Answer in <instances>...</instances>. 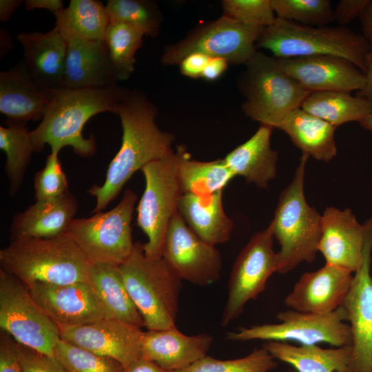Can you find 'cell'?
<instances>
[{
    "label": "cell",
    "instance_id": "6da1fadb",
    "mask_svg": "<svg viewBox=\"0 0 372 372\" xmlns=\"http://www.w3.org/2000/svg\"><path fill=\"white\" fill-rule=\"evenodd\" d=\"M115 114L121 122L122 143L103 185H94L87 191L96 198L93 213L102 211L114 200L134 172L167 155L175 138L158 127L156 107L141 91L128 90Z\"/></svg>",
    "mask_w": 372,
    "mask_h": 372
},
{
    "label": "cell",
    "instance_id": "7a4b0ae2",
    "mask_svg": "<svg viewBox=\"0 0 372 372\" xmlns=\"http://www.w3.org/2000/svg\"><path fill=\"white\" fill-rule=\"evenodd\" d=\"M127 91L118 85L53 91L40 124L30 132L34 152H41L48 145L51 153L59 154L62 148L70 146L78 156H93L96 152V141L92 135L83 136L84 125L97 114H115Z\"/></svg>",
    "mask_w": 372,
    "mask_h": 372
},
{
    "label": "cell",
    "instance_id": "3957f363",
    "mask_svg": "<svg viewBox=\"0 0 372 372\" xmlns=\"http://www.w3.org/2000/svg\"><path fill=\"white\" fill-rule=\"evenodd\" d=\"M92 265L66 234L14 240L0 250L1 269L23 284L89 282Z\"/></svg>",
    "mask_w": 372,
    "mask_h": 372
},
{
    "label": "cell",
    "instance_id": "277c9868",
    "mask_svg": "<svg viewBox=\"0 0 372 372\" xmlns=\"http://www.w3.org/2000/svg\"><path fill=\"white\" fill-rule=\"evenodd\" d=\"M309 156L302 154L294 176L280 193L270 225L279 245L277 273L286 274L302 262H313L318 252L322 214L307 203L304 192Z\"/></svg>",
    "mask_w": 372,
    "mask_h": 372
},
{
    "label": "cell",
    "instance_id": "5b68a950",
    "mask_svg": "<svg viewBox=\"0 0 372 372\" xmlns=\"http://www.w3.org/2000/svg\"><path fill=\"white\" fill-rule=\"evenodd\" d=\"M257 48L271 52L277 59L332 55L349 60L366 72L369 48L362 34L345 26H310L276 19L262 28Z\"/></svg>",
    "mask_w": 372,
    "mask_h": 372
},
{
    "label": "cell",
    "instance_id": "8992f818",
    "mask_svg": "<svg viewBox=\"0 0 372 372\" xmlns=\"http://www.w3.org/2000/svg\"><path fill=\"white\" fill-rule=\"evenodd\" d=\"M118 269L144 327L159 330L174 326L183 280L163 257L145 256L143 244L136 242Z\"/></svg>",
    "mask_w": 372,
    "mask_h": 372
},
{
    "label": "cell",
    "instance_id": "52a82bcc",
    "mask_svg": "<svg viewBox=\"0 0 372 372\" xmlns=\"http://www.w3.org/2000/svg\"><path fill=\"white\" fill-rule=\"evenodd\" d=\"M244 65L238 79L245 99L242 110L260 125L278 128L311 94L282 70L274 56L258 51Z\"/></svg>",
    "mask_w": 372,
    "mask_h": 372
},
{
    "label": "cell",
    "instance_id": "ba28073f",
    "mask_svg": "<svg viewBox=\"0 0 372 372\" xmlns=\"http://www.w3.org/2000/svg\"><path fill=\"white\" fill-rule=\"evenodd\" d=\"M136 200L137 194L127 189L113 209L94 213L89 218H74L65 234L92 263L118 267L134 247L131 221Z\"/></svg>",
    "mask_w": 372,
    "mask_h": 372
},
{
    "label": "cell",
    "instance_id": "9c48e42d",
    "mask_svg": "<svg viewBox=\"0 0 372 372\" xmlns=\"http://www.w3.org/2000/svg\"><path fill=\"white\" fill-rule=\"evenodd\" d=\"M141 171L145 187L137 206L136 223L148 238L143 244L145 256L161 258L168 227L178 211L183 194L176 152L172 149L163 158L145 165Z\"/></svg>",
    "mask_w": 372,
    "mask_h": 372
},
{
    "label": "cell",
    "instance_id": "30bf717a",
    "mask_svg": "<svg viewBox=\"0 0 372 372\" xmlns=\"http://www.w3.org/2000/svg\"><path fill=\"white\" fill-rule=\"evenodd\" d=\"M278 323L252 325L229 332L228 340L245 342L255 340L295 341L301 345L327 343L334 347L351 345V332L347 313L341 306L327 314L304 313L287 309L276 315Z\"/></svg>",
    "mask_w": 372,
    "mask_h": 372
},
{
    "label": "cell",
    "instance_id": "8fae6325",
    "mask_svg": "<svg viewBox=\"0 0 372 372\" xmlns=\"http://www.w3.org/2000/svg\"><path fill=\"white\" fill-rule=\"evenodd\" d=\"M264 28L250 26L224 14L200 25L179 41L165 47L164 65H179L187 56L201 53L225 59L229 65H245L258 52L256 42Z\"/></svg>",
    "mask_w": 372,
    "mask_h": 372
},
{
    "label": "cell",
    "instance_id": "7c38bea8",
    "mask_svg": "<svg viewBox=\"0 0 372 372\" xmlns=\"http://www.w3.org/2000/svg\"><path fill=\"white\" fill-rule=\"evenodd\" d=\"M0 327L19 344L54 355L58 326L35 302L25 285L0 269Z\"/></svg>",
    "mask_w": 372,
    "mask_h": 372
},
{
    "label": "cell",
    "instance_id": "4fadbf2b",
    "mask_svg": "<svg viewBox=\"0 0 372 372\" xmlns=\"http://www.w3.org/2000/svg\"><path fill=\"white\" fill-rule=\"evenodd\" d=\"M270 224L254 234L238 255L232 267L221 325L227 326L242 312L246 304L262 293L269 277L278 269Z\"/></svg>",
    "mask_w": 372,
    "mask_h": 372
},
{
    "label": "cell",
    "instance_id": "5bb4252c",
    "mask_svg": "<svg viewBox=\"0 0 372 372\" xmlns=\"http://www.w3.org/2000/svg\"><path fill=\"white\" fill-rule=\"evenodd\" d=\"M363 224L362 260L342 305L351 332L349 372H372V216Z\"/></svg>",
    "mask_w": 372,
    "mask_h": 372
},
{
    "label": "cell",
    "instance_id": "9a60e30c",
    "mask_svg": "<svg viewBox=\"0 0 372 372\" xmlns=\"http://www.w3.org/2000/svg\"><path fill=\"white\" fill-rule=\"evenodd\" d=\"M162 257L182 280L203 287L220 278L219 251L196 236L178 211L168 227Z\"/></svg>",
    "mask_w": 372,
    "mask_h": 372
},
{
    "label": "cell",
    "instance_id": "2e32d148",
    "mask_svg": "<svg viewBox=\"0 0 372 372\" xmlns=\"http://www.w3.org/2000/svg\"><path fill=\"white\" fill-rule=\"evenodd\" d=\"M30 295L57 326H77L108 318L105 307L89 282L24 284Z\"/></svg>",
    "mask_w": 372,
    "mask_h": 372
},
{
    "label": "cell",
    "instance_id": "e0dca14e",
    "mask_svg": "<svg viewBox=\"0 0 372 372\" xmlns=\"http://www.w3.org/2000/svg\"><path fill=\"white\" fill-rule=\"evenodd\" d=\"M60 338L98 355L113 358L126 368L141 357L143 331L112 318L77 326H58Z\"/></svg>",
    "mask_w": 372,
    "mask_h": 372
},
{
    "label": "cell",
    "instance_id": "ac0fdd59",
    "mask_svg": "<svg viewBox=\"0 0 372 372\" xmlns=\"http://www.w3.org/2000/svg\"><path fill=\"white\" fill-rule=\"evenodd\" d=\"M282 70L309 93L362 90L366 81L364 72L342 57L317 55L278 59Z\"/></svg>",
    "mask_w": 372,
    "mask_h": 372
},
{
    "label": "cell",
    "instance_id": "d6986e66",
    "mask_svg": "<svg viewBox=\"0 0 372 372\" xmlns=\"http://www.w3.org/2000/svg\"><path fill=\"white\" fill-rule=\"evenodd\" d=\"M354 273L325 264L301 275L285 298L289 309L318 314L331 313L342 305L352 285Z\"/></svg>",
    "mask_w": 372,
    "mask_h": 372
},
{
    "label": "cell",
    "instance_id": "ffe728a7",
    "mask_svg": "<svg viewBox=\"0 0 372 372\" xmlns=\"http://www.w3.org/2000/svg\"><path fill=\"white\" fill-rule=\"evenodd\" d=\"M364 241V224L357 220L351 209L326 207L318 246L326 264L355 273L362 260Z\"/></svg>",
    "mask_w": 372,
    "mask_h": 372
},
{
    "label": "cell",
    "instance_id": "44dd1931",
    "mask_svg": "<svg viewBox=\"0 0 372 372\" xmlns=\"http://www.w3.org/2000/svg\"><path fill=\"white\" fill-rule=\"evenodd\" d=\"M212 342L209 334L185 335L176 325L147 330L142 335L141 357L165 369L179 371L207 356Z\"/></svg>",
    "mask_w": 372,
    "mask_h": 372
},
{
    "label": "cell",
    "instance_id": "7402d4cb",
    "mask_svg": "<svg viewBox=\"0 0 372 372\" xmlns=\"http://www.w3.org/2000/svg\"><path fill=\"white\" fill-rule=\"evenodd\" d=\"M52 92L41 86L20 61L0 72V112L10 122L42 120Z\"/></svg>",
    "mask_w": 372,
    "mask_h": 372
},
{
    "label": "cell",
    "instance_id": "603a6c76",
    "mask_svg": "<svg viewBox=\"0 0 372 372\" xmlns=\"http://www.w3.org/2000/svg\"><path fill=\"white\" fill-rule=\"evenodd\" d=\"M17 39L32 78L48 90L63 88L68 43L59 28L55 25L46 33L21 32Z\"/></svg>",
    "mask_w": 372,
    "mask_h": 372
},
{
    "label": "cell",
    "instance_id": "cb8c5ba5",
    "mask_svg": "<svg viewBox=\"0 0 372 372\" xmlns=\"http://www.w3.org/2000/svg\"><path fill=\"white\" fill-rule=\"evenodd\" d=\"M63 87L81 89L117 85L104 40L66 39Z\"/></svg>",
    "mask_w": 372,
    "mask_h": 372
},
{
    "label": "cell",
    "instance_id": "d4e9b609",
    "mask_svg": "<svg viewBox=\"0 0 372 372\" xmlns=\"http://www.w3.org/2000/svg\"><path fill=\"white\" fill-rule=\"evenodd\" d=\"M77 207L76 199L70 191L55 198L36 200L13 216L10 227L11 240L65 234Z\"/></svg>",
    "mask_w": 372,
    "mask_h": 372
},
{
    "label": "cell",
    "instance_id": "484cf974",
    "mask_svg": "<svg viewBox=\"0 0 372 372\" xmlns=\"http://www.w3.org/2000/svg\"><path fill=\"white\" fill-rule=\"evenodd\" d=\"M273 129L260 125L248 140L223 158L235 176H242L262 189L276 176L278 152L271 148L270 141Z\"/></svg>",
    "mask_w": 372,
    "mask_h": 372
},
{
    "label": "cell",
    "instance_id": "4316f807",
    "mask_svg": "<svg viewBox=\"0 0 372 372\" xmlns=\"http://www.w3.org/2000/svg\"><path fill=\"white\" fill-rule=\"evenodd\" d=\"M222 196L223 191L206 196L184 193L177 209L196 236L214 246L229 240L234 226L224 211Z\"/></svg>",
    "mask_w": 372,
    "mask_h": 372
},
{
    "label": "cell",
    "instance_id": "83f0119b",
    "mask_svg": "<svg viewBox=\"0 0 372 372\" xmlns=\"http://www.w3.org/2000/svg\"><path fill=\"white\" fill-rule=\"evenodd\" d=\"M278 129L286 133L303 154L324 162L337 154L336 127L301 107L291 111Z\"/></svg>",
    "mask_w": 372,
    "mask_h": 372
},
{
    "label": "cell",
    "instance_id": "f1b7e54d",
    "mask_svg": "<svg viewBox=\"0 0 372 372\" xmlns=\"http://www.w3.org/2000/svg\"><path fill=\"white\" fill-rule=\"evenodd\" d=\"M262 347L275 359L291 365L296 372H349L351 346L324 349L317 344L294 346L267 341Z\"/></svg>",
    "mask_w": 372,
    "mask_h": 372
},
{
    "label": "cell",
    "instance_id": "f546056e",
    "mask_svg": "<svg viewBox=\"0 0 372 372\" xmlns=\"http://www.w3.org/2000/svg\"><path fill=\"white\" fill-rule=\"evenodd\" d=\"M89 282L99 296L108 318L141 329L144 327L143 318L125 286L118 266L93 264Z\"/></svg>",
    "mask_w": 372,
    "mask_h": 372
},
{
    "label": "cell",
    "instance_id": "4dcf8cb0",
    "mask_svg": "<svg viewBox=\"0 0 372 372\" xmlns=\"http://www.w3.org/2000/svg\"><path fill=\"white\" fill-rule=\"evenodd\" d=\"M177 171L184 193L206 196L223 191L235 176L224 159L199 161L193 159L183 146L176 151Z\"/></svg>",
    "mask_w": 372,
    "mask_h": 372
},
{
    "label": "cell",
    "instance_id": "1f68e13d",
    "mask_svg": "<svg viewBox=\"0 0 372 372\" xmlns=\"http://www.w3.org/2000/svg\"><path fill=\"white\" fill-rule=\"evenodd\" d=\"M54 14L55 25L65 39L103 40L110 23L105 6L98 0H71Z\"/></svg>",
    "mask_w": 372,
    "mask_h": 372
},
{
    "label": "cell",
    "instance_id": "d6a6232c",
    "mask_svg": "<svg viewBox=\"0 0 372 372\" xmlns=\"http://www.w3.org/2000/svg\"><path fill=\"white\" fill-rule=\"evenodd\" d=\"M301 108L336 128L344 123L360 122L372 112V102L341 91L311 93Z\"/></svg>",
    "mask_w": 372,
    "mask_h": 372
},
{
    "label": "cell",
    "instance_id": "836d02e7",
    "mask_svg": "<svg viewBox=\"0 0 372 372\" xmlns=\"http://www.w3.org/2000/svg\"><path fill=\"white\" fill-rule=\"evenodd\" d=\"M0 126V148L6 155L5 172L9 180V194L19 190L34 148L31 133L25 123L6 121Z\"/></svg>",
    "mask_w": 372,
    "mask_h": 372
},
{
    "label": "cell",
    "instance_id": "e575fe53",
    "mask_svg": "<svg viewBox=\"0 0 372 372\" xmlns=\"http://www.w3.org/2000/svg\"><path fill=\"white\" fill-rule=\"evenodd\" d=\"M144 36L131 25L110 22L103 40L117 81L128 79L134 72L135 54L142 45Z\"/></svg>",
    "mask_w": 372,
    "mask_h": 372
},
{
    "label": "cell",
    "instance_id": "d590c367",
    "mask_svg": "<svg viewBox=\"0 0 372 372\" xmlns=\"http://www.w3.org/2000/svg\"><path fill=\"white\" fill-rule=\"evenodd\" d=\"M105 9L110 22L127 24L152 38L159 34L162 14L152 1L108 0Z\"/></svg>",
    "mask_w": 372,
    "mask_h": 372
},
{
    "label": "cell",
    "instance_id": "8d00e7d4",
    "mask_svg": "<svg viewBox=\"0 0 372 372\" xmlns=\"http://www.w3.org/2000/svg\"><path fill=\"white\" fill-rule=\"evenodd\" d=\"M54 355L66 372H125V368L118 361L61 339L55 347Z\"/></svg>",
    "mask_w": 372,
    "mask_h": 372
},
{
    "label": "cell",
    "instance_id": "74e56055",
    "mask_svg": "<svg viewBox=\"0 0 372 372\" xmlns=\"http://www.w3.org/2000/svg\"><path fill=\"white\" fill-rule=\"evenodd\" d=\"M276 366L275 358L262 347L234 360H221L207 355L178 372H271Z\"/></svg>",
    "mask_w": 372,
    "mask_h": 372
},
{
    "label": "cell",
    "instance_id": "f35d334b",
    "mask_svg": "<svg viewBox=\"0 0 372 372\" xmlns=\"http://www.w3.org/2000/svg\"><path fill=\"white\" fill-rule=\"evenodd\" d=\"M277 18L310 26H324L333 19L329 0H271Z\"/></svg>",
    "mask_w": 372,
    "mask_h": 372
},
{
    "label": "cell",
    "instance_id": "ab89813d",
    "mask_svg": "<svg viewBox=\"0 0 372 372\" xmlns=\"http://www.w3.org/2000/svg\"><path fill=\"white\" fill-rule=\"evenodd\" d=\"M223 14L243 24L266 28L276 19L271 0H224Z\"/></svg>",
    "mask_w": 372,
    "mask_h": 372
},
{
    "label": "cell",
    "instance_id": "60d3db41",
    "mask_svg": "<svg viewBox=\"0 0 372 372\" xmlns=\"http://www.w3.org/2000/svg\"><path fill=\"white\" fill-rule=\"evenodd\" d=\"M34 187L36 200L55 198L69 191L58 153L48 156L44 167L35 174Z\"/></svg>",
    "mask_w": 372,
    "mask_h": 372
},
{
    "label": "cell",
    "instance_id": "b9f144b4",
    "mask_svg": "<svg viewBox=\"0 0 372 372\" xmlns=\"http://www.w3.org/2000/svg\"><path fill=\"white\" fill-rule=\"evenodd\" d=\"M16 353L22 372H66L54 355H50L15 341Z\"/></svg>",
    "mask_w": 372,
    "mask_h": 372
},
{
    "label": "cell",
    "instance_id": "7bdbcfd3",
    "mask_svg": "<svg viewBox=\"0 0 372 372\" xmlns=\"http://www.w3.org/2000/svg\"><path fill=\"white\" fill-rule=\"evenodd\" d=\"M0 372H22L15 340L3 330L0 331Z\"/></svg>",
    "mask_w": 372,
    "mask_h": 372
},
{
    "label": "cell",
    "instance_id": "ee69618b",
    "mask_svg": "<svg viewBox=\"0 0 372 372\" xmlns=\"http://www.w3.org/2000/svg\"><path fill=\"white\" fill-rule=\"evenodd\" d=\"M369 0H341L333 12V19L341 26L360 16Z\"/></svg>",
    "mask_w": 372,
    "mask_h": 372
},
{
    "label": "cell",
    "instance_id": "f6af8a7d",
    "mask_svg": "<svg viewBox=\"0 0 372 372\" xmlns=\"http://www.w3.org/2000/svg\"><path fill=\"white\" fill-rule=\"evenodd\" d=\"M209 58V56L201 53L191 54L179 63L180 72L190 78L201 77Z\"/></svg>",
    "mask_w": 372,
    "mask_h": 372
},
{
    "label": "cell",
    "instance_id": "bcb514c9",
    "mask_svg": "<svg viewBox=\"0 0 372 372\" xmlns=\"http://www.w3.org/2000/svg\"><path fill=\"white\" fill-rule=\"evenodd\" d=\"M228 65V62L223 58L210 57L203 70L201 78L209 81H216L224 74Z\"/></svg>",
    "mask_w": 372,
    "mask_h": 372
},
{
    "label": "cell",
    "instance_id": "7dc6e473",
    "mask_svg": "<svg viewBox=\"0 0 372 372\" xmlns=\"http://www.w3.org/2000/svg\"><path fill=\"white\" fill-rule=\"evenodd\" d=\"M125 372H178L165 369L156 362L141 357L125 369Z\"/></svg>",
    "mask_w": 372,
    "mask_h": 372
},
{
    "label": "cell",
    "instance_id": "c3c4849f",
    "mask_svg": "<svg viewBox=\"0 0 372 372\" xmlns=\"http://www.w3.org/2000/svg\"><path fill=\"white\" fill-rule=\"evenodd\" d=\"M360 19L362 36L368 43L370 52H372V0H369L360 16Z\"/></svg>",
    "mask_w": 372,
    "mask_h": 372
},
{
    "label": "cell",
    "instance_id": "681fc988",
    "mask_svg": "<svg viewBox=\"0 0 372 372\" xmlns=\"http://www.w3.org/2000/svg\"><path fill=\"white\" fill-rule=\"evenodd\" d=\"M25 7L30 11L35 9H45L53 14L63 8L61 0H26Z\"/></svg>",
    "mask_w": 372,
    "mask_h": 372
},
{
    "label": "cell",
    "instance_id": "f907efd6",
    "mask_svg": "<svg viewBox=\"0 0 372 372\" xmlns=\"http://www.w3.org/2000/svg\"><path fill=\"white\" fill-rule=\"evenodd\" d=\"M366 81L364 87L356 92L355 96L372 102V52H369L366 61Z\"/></svg>",
    "mask_w": 372,
    "mask_h": 372
},
{
    "label": "cell",
    "instance_id": "816d5d0a",
    "mask_svg": "<svg viewBox=\"0 0 372 372\" xmlns=\"http://www.w3.org/2000/svg\"><path fill=\"white\" fill-rule=\"evenodd\" d=\"M23 2L20 0H1L0 1V21L6 22L17 8Z\"/></svg>",
    "mask_w": 372,
    "mask_h": 372
},
{
    "label": "cell",
    "instance_id": "f5cc1de1",
    "mask_svg": "<svg viewBox=\"0 0 372 372\" xmlns=\"http://www.w3.org/2000/svg\"><path fill=\"white\" fill-rule=\"evenodd\" d=\"M1 39H3L7 43L6 46L1 48V57L3 56L12 48V39L10 34L6 31V30H1Z\"/></svg>",
    "mask_w": 372,
    "mask_h": 372
},
{
    "label": "cell",
    "instance_id": "db71d44e",
    "mask_svg": "<svg viewBox=\"0 0 372 372\" xmlns=\"http://www.w3.org/2000/svg\"><path fill=\"white\" fill-rule=\"evenodd\" d=\"M359 123L364 129L372 132V112Z\"/></svg>",
    "mask_w": 372,
    "mask_h": 372
},
{
    "label": "cell",
    "instance_id": "11a10c76",
    "mask_svg": "<svg viewBox=\"0 0 372 372\" xmlns=\"http://www.w3.org/2000/svg\"><path fill=\"white\" fill-rule=\"evenodd\" d=\"M287 372H296V371H295L294 369H291L288 371Z\"/></svg>",
    "mask_w": 372,
    "mask_h": 372
}]
</instances>
